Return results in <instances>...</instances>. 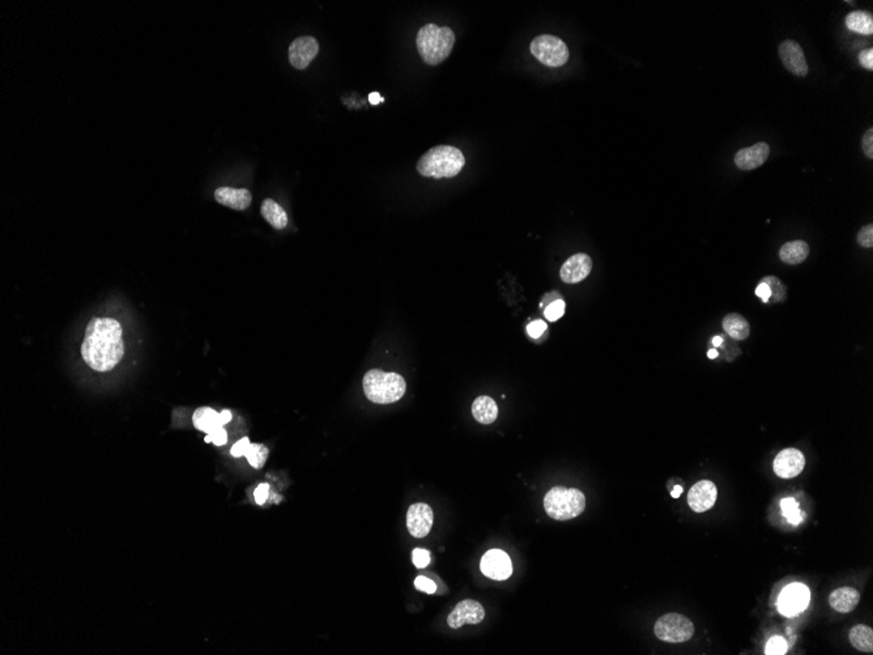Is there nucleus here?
Here are the masks:
<instances>
[{
    "mask_svg": "<svg viewBox=\"0 0 873 655\" xmlns=\"http://www.w3.org/2000/svg\"><path fill=\"white\" fill-rule=\"evenodd\" d=\"M466 157L457 148L437 146L427 151L417 162V172L431 178H453L462 172Z\"/></svg>",
    "mask_w": 873,
    "mask_h": 655,
    "instance_id": "obj_2",
    "label": "nucleus"
},
{
    "mask_svg": "<svg viewBox=\"0 0 873 655\" xmlns=\"http://www.w3.org/2000/svg\"><path fill=\"white\" fill-rule=\"evenodd\" d=\"M848 639L851 645L863 653H872L873 652V630L871 627L859 624L855 625L854 628L850 630Z\"/></svg>",
    "mask_w": 873,
    "mask_h": 655,
    "instance_id": "obj_25",
    "label": "nucleus"
},
{
    "mask_svg": "<svg viewBox=\"0 0 873 655\" xmlns=\"http://www.w3.org/2000/svg\"><path fill=\"white\" fill-rule=\"evenodd\" d=\"M217 203L236 211H243L250 207L253 197L246 188H218L215 191Z\"/></svg>",
    "mask_w": 873,
    "mask_h": 655,
    "instance_id": "obj_19",
    "label": "nucleus"
},
{
    "mask_svg": "<svg viewBox=\"0 0 873 655\" xmlns=\"http://www.w3.org/2000/svg\"><path fill=\"white\" fill-rule=\"evenodd\" d=\"M547 330V323L544 321H535L528 324L527 331L531 337H540Z\"/></svg>",
    "mask_w": 873,
    "mask_h": 655,
    "instance_id": "obj_37",
    "label": "nucleus"
},
{
    "mask_svg": "<svg viewBox=\"0 0 873 655\" xmlns=\"http://www.w3.org/2000/svg\"><path fill=\"white\" fill-rule=\"evenodd\" d=\"M770 155V147L766 143H757L752 147L742 148L735 156V164L741 170H753L765 164Z\"/></svg>",
    "mask_w": 873,
    "mask_h": 655,
    "instance_id": "obj_18",
    "label": "nucleus"
},
{
    "mask_svg": "<svg viewBox=\"0 0 873 655\" xmlns=\"http://www.w3.org/2000/svg\"><path fill=\"white\" fill-rule=\"evenodd\" d=\"M858 242L861 247H872L873 225H865L861 227L858 233Z\"/></svg>",
    "mask_w": 873,
    "mask_h": 655,
    "instance_id": "obj_33",
    "label": "nucleus"
},
{
    "mask_svg": "<svg viewBox=\"0 0 873 655\" xmlns=\"http://www.w3.org/2000/svg\"><path fill=\"white\" fill-rule=\"evenodd\" d=\"M412 562L417 568H427L430 562V553L427 549L416 548L412 552Z\"/></svg>",
    "mask_w": 873,
    "mask_h": 655,
    "instance_id": "obj_34",
    "label": "nucleus"
},
{
    "mask_svg": "<svg viewBox=\"0 0 873 655\" xmlns=\"http://www.w3.org/2000/svg\"><path fill=\"white\" fill-rule=\"evenodd\" d=\"M269 495V484H260V485L256 488V492H254V498H256V504H258V505H263V504L267 501Z\"/></svg>",
    "mask_w": 873,
    "mask_h": 655,
    "instance_id": "obj_39",
    "label": "nucleus"
},
{
    "mask_svg": "<svg viewBox=\"0 0 873 655\" xmlns=\"http://www.w3.org/2000/svg\"><path fill=\"white\" fill-rule=\"evenodd\" d=\"M366 398L376 404H391L400 401L405 394V379L398 373H389L379 369L369 370L363 381Z\"/></svg>",
    "mask_w": 873,
    "mask_h": 655,
    "instance_id": "obj_4",
    "label": "nucleus"
},
{
    "mask_svg": "<svg viewBox=\"0 0 873 655\" xmlns=\"http://www.w3.org/2000/svg\"><path fill=\"white\" fill-rule=\"evenodd\" d=\"M780 56L782 63L793 75L804 78L808 74V65L802 46L795 41L787 40L782 42L780 46Z\"/></svg>",
    "mask_w": 873,
    "mask_h": 655,
    "instance_id": "obj_15",
    "label": "nucleus"
},
{
    "mask_svg": "<svg viewBox=\"0 0 873 655\" xmlns=\"http://www.w3.org/2000/svg\"><path fill=\"white\" fill-rule=\"evenodd\" d=\"M718 498L716 485L709 480L696 482L688 493V505L696 513H705L715 505Z\"/></svg>",
    "mask_w": 873,
    "mask_h": 655,
    "instance_id": "obj_14",
    "label": "nucleus"
},
{
    "mask_svg": "<svg viewBox=\"0 0 873 655\" xmlns=\"http://www.w3.org/2000/svg\"><path fill=\"white\" fill-rule=\"evenodd\" d=\"M415 586H416L420 591L427 592V594H434V592L437 591V586H435V584H434L431 579H429V578L424 577V575H418V577H417L416 579H415Z\"/></svg>",
    "mask_w": 873,
    "mask_h": 655,
    "instance_id": "obj_35",
    "label": "nucleus"
},
{
    "mask_svg": "<svg viewBox=\"0 0 873 655\" xmlns=\"http://www.w3.org/2000/svg\"><path fill=\"white\" fill-rule=\"evenodd\" d=\"M485 617L483 606L476 601L467 599L457 603V607L447 617V625L450 628H462L464 624H480Z\"/></svg>",
    "mask_w": 873,
    "mask_h": 655,
    "instance_id": "obj_10",
    "label": "nucleus"
},
{
    "mask_svg": "<svg viewBox=\"0 0 873 655\" xmlns=\"http://www.w3.org/2000/svg\"><path fill=\"white\" fill-rule=\"evenodd\" d=\"M81 357L95 372L113 370L124 355L121 323L113 318H92L85 327Z\"/></svg>",
    "mask_w": 873,
    "mask_h": 655,
    "instance_id": "obj_1",
    "label": "nucleus"
},
{
    "mask_svg": "<svg viewBox=\"0 0 873 655\" xmlns=\"http://www.w3.org/2000/svg\"><path fill=\"white\" fill-rule=\"evenodd\" d=\"M809 254V246L806 241L786 242L780 250V258L782 262L796 266L803 263Z\"/></svg>",
    "mask_w": 873,
    "mask_h": 655,
    "instance_id": "obj_22",
    "label": "nucleus"
},
{
    "mask_svg": "<svg viewBox=\"0 0 873 655\" xmlns=\"http://www.w3.org/2000/svg\"><path fill=\"white\" fill-rule=\"evenodd\" d=\"M480 569L490 579L503 581L512 573V562L506 552L499 549L488 551L481 559Z\"/></svg>",
    "mask_w": 873,
    "mask_h": 655,
    "instance_id": "obj_9",
    "label": "nucleus"
},
{
    "mask_svg": "<svg viewBox=\"0 0 873 655\" xmlns=\"http://www.w3.org/2000/svg\"><path fill=\"white\" fill-rule=\"evenodd\" d=\"M780 508H782L783 515L786 517V520H787L789 523L799 524L806 517V514L799 510V504L796 502V500L793 498V497L783 498L782 502H780Z\"/></svg>",
    "mask_w": 873,
    "mask_h": 655,
    "instance_id": "obj_28",
    "label": "nucleus"
},
{
    "mask_svg": "<svg viewBox=\"0 0 873 655\" xmlns=\"http://www.w3.org/2000/svg\"><path fill=\"white\" fill-rule=\"evenodd\" d=\"M230 420H231V412L228 410H224L223 412L218 414L209 407H201L192 414L194 427L207 434H209L215 429L224 427L225 424L230 423Z\"/></svg>",
    "mask_w": 873,
    "mask_h": 655,
    "instance_id": "obj_17",
    "label": "nucleus"
},
{
    "mask_svg": "<svg viewBox=\"0 0 873 655\" xmlns=\"http://www.w3.org/2000/svg\"><path fill=\"white\" fill-rule=\"evenodd\" d=\"M761 281H765L766 284L771 289V297H770L771 302H780V301L786 300V288H784V285L782 284V281L778 278L766 276Z\"/></svg>",
    "mask_w": 873,
    "mask_h": 655,
    "instance_id": "obj_29",
    "label": "nucleus"
},
{
    "mask_svg": "<svg viewBox=\"0 0 873 655\" xmlns=\"http://www.w3.org/2000/svg\"><path fill=\"white\" fill-rule=\"evenodd\" d=\"M861 146H863V152H864V155H865V156H867L868 159H872L873 157V130L872 129H870V130H868V131H867V133L864 134V136H863V143H861Z\"/></svg>",
    "mask_w": 873,
    "mask_h": 655,
    "instance_id": "obj_38",
    "label": "nucleus"
},
{
    "mask_svg": "<svg viewBox=\"0 0 873 655\" xmlns=\"http://www.w3.org/2000/svg\"><path fill=\"white\" fill-rule=\"evenodd\" d=\"M434 521V514L427 504H413L407 513V527L413 537L421 539L429 534Z\"/></svg>",
    "mask_w": 873,
    "mask_h": 655,
    "instance_id": "obj_13",
    "label": "nucleus"
},
{
    "mask_svg": "<svg viewBox=\"0 0 873 655\" xmlns=\"http://www.w3.org/2000/svg\"><path fill=\"white\" fill-rule=\"evenodd\" d=\"M654 632L660 641L681 643L693 637L694 625L685 616L672 612L659 617Z\"/></svg>",
    "mask_w": 873,
    "mask_h": 655,
    "instance_id": "obj_7",
    "label": "nucleus"
},
{
    "mask_svg": "<svg viewBox=\"0 0 873 655\" xmlns=\"http://www.w3.org/2000/svg\"><path fill=\"white\" fill-rule=\"evenodd\" d=\"M369 101H370L372 105H378V104L383 102V98L381 97V94L374 92V93H370V96H369Z\"/></svg>",
    "mask_w": 873,
    "mask_h": 655,
    "instance_id": "obj_42",
    "label": "nucleus"
},
{
    "mask_svg": "<svg viewBox=\"0 0 873 655\" xmlns=\"http://www.w3.org/2000/svg\"><path fill=\"white\" fill-rule=\"evenodd\" d=\"M250 443H251V442L249 440V437H243L242 440H240V441L237 442V443H234V445H233V447H231V450H230V454L233 455V456H236V458L245 456L246 452H247V449H249V446H250Z\"/></svg>",
    "mask_w": 873,
    "mask_h": 655,
    "instance_id": "obj_36",
    "label": "nucleus"
},
{
    "mask_svg": "<svg viewBox=\"0 0 873 655\" xmlns=\"http://www.w3.org/2000/svg\"><path fill=\"white\" fill-rule=\"evenodd\" d=\"M586 508V496L576 488L554 487L545 495L544 509L556 521H570L577 518Z\"/></svg>",
    "mask_w": 873,
    "mask_h": 655,
    "instance_id": "obj_5",
    "label": "nucleus"
},
{
    "mask_svg": "<svg viewBox=\"0 0 873 655\" xmlns=\"http://www.w3.org/2000/svg\"><path fill=\"white\" fill-rule=\"evenodd\" d=\"M725 333L736 340H745L751 335V326L748 321L736 313L727 314L723 320Z\"/></svg>",
    "mask_w": 873,
    "mask_h": 655,
    "instance_id": "obj_24",
    "label": "nucleus"
},
{
    "mask_svg": "<svg viewBox=\"0 0 873 655\" xmlns=\"http://www.w3.org/2000/svg\"><path fill=\"white\" fill-rule=\"evenodd\" d=\"M722 343H723V337H722V336H715V337L712 339V344H714L715 347L722 346Z\"/></svg>",
    "mask_w": 873,
    "mask_h": 655,
    "instance_id": "obj_44",
    "label": "nucleus"
},
{
    "mask_svg": "<svg viewBox=\"0 0 873 655\" xmlns=\"http://www.w3.org/2000/svg\"><path fill=\"white\" fill-rule=\"evenodd\" d=\"M846 27L859 34L870 36L873 33L872 14L864 11H855L847 14Z\"/></svg>",
    "mask_w": 873,
    "mask_h": 655,
    "instance_id": "obj_26",
    "label": "nucleus"
},
{
    "mask_svg": "<svg viewBox=\"0 0 873 655\" xmlns=\"http://www.w3.org/2000/svg\"><path fill=\"white\" fill-rule=\"evenodd\" d=\"M718 355H719V353H718V351H716V349H709V352H707L709 359H716V357H718Z\"/></svg>",
    "mask_w": 873,
    "mask_h": 655,
    "instance_id": "obj_45",
    "label": "nucleus"
},
{
    "mask_svg": "<svg viewBox=\"0 0 873 655\" xmlns=\"http://www.w3.org/2000/svg\"><path fill=\"white\" fill-rule=\"evenodd\" d=\"M756 294H757V297H760V300H761L762 302H765L766 304V302H769V301H770V297H771V289H770V287L766 284L765 281H761V282L757 285V288H756Z\"/></svg>",
    "mask_w": 873,
    "mask_h": 655,
    "instance_id": "obj_40",
    "label": "nucleus"
},
{
    "mask_svg": "<svg viewBox=\"0 0 873 655\" xmlns=\"http://www.w3.org/2000/svg\"><path fill=\"white\" fill-rule=\"evenodd\" d=\"M564 314L565 301L564 300H561V298H558V300H556V301L551 302V304L545 308V310H544V315H545V318H547L548 321L551 322L558 321V320H560Z\"/></svg>",
    "mask_w": 873,
    "mask_h": 655,
    "instance_id": "obj_30",
    "label": "nucleus"
},
{
    "mask_svg": "<svg viewBox=\"0 0 873 655\" xmlns=\"http://www.w3.org/2000/svg\"><path fill=\"white\" fill-rule=\"evenodd\" d=\"M681 493H683V487H681V485H674V488H673V491L671 492L672 497H673V498H679Z\"/></svg>",
    "mask_w": 873,
    "mask_h": 655,
    "instance_id": "obj_43",
    "label": "nucleus"
},
{
    "mask_svg": "<svg viewBox=\"0 0 873 655\" xmlns=\"http://www.w3.org/2000/svg\"><path fill=\"white\" fill-rule=\"evenodd\" d=\"M531 54L548 67H561L569 60V49L564 41L551 34H541L531 42Z\"/></svg>",
    "mask_w": 873,
    "mask_h": 655,
    "instance_id": "obj_6",
    "label": "nucleus"
},
{
    "mask_svg": "<svg viewBox=\"0 0 873 655\" xmlns=\"http://www.w3.org/2000/svg\"><path fill=\"white\" fill-rule=\"evenodd\" d=\"M269 449L262 445V443H250L247 452H246V459L250 463V466L256 469H260L264 466V463L269 459Z\"/></svg>",
    "mask_w": 873,
    "mask_h": 655,
    "instance_id": "obj_27",
    "label": "nucleus"
},
{
    "mask_svg": "<svg viewBox=\"0 0 873 655\" xmlns=\"http://www.w3.org/2000/svg\"><path fill=\"white\" fill-rule=\"evenodd\" d=\"M472 414L480 424H492L498 417L497 403L486 395L479 397L472 404Z\"/></svg>",
    "mask_w": 873,
    "mask_h": 655,
    "instance_id": "obj_21",
    "label": "nucleus"
},
{
    "mask_svg": "<svg viewBox=\"0 0 873 655\" xmlns=\"http://www.w3.org/2000/svg\"><path fill=\"white\" fill-rule=\"evenodd\" d=\"M774 472L782 479H793L803 472L806 456L797 449H784L774 459Z\"/></svg>",
    "mask_w": 873,
    "mask_h": 655,
    "instance_id": "obj_11",
    "label": "nucleus"
},
{
    "mask_svg": "<svg viewBox=\"0 0 873 655\" xmlns=\"http://www.w3.org/2000/svg\"><path fill=\"white\" fill-rule=\"evenodd\" d=\"M860 65L870 71L873 69V49L863 50L859 55Z\"/></svg>",
    "mask_w": 873,
    "mask_h": 655,
    "instance_id": "obj_41",
    "label": "nucleus"
},
{
    "mask_svg": "<svg viewBox=\"0 0 873 655\" xmlns=\"http://www.w3.org/2000/svg\"><path fill=\"white\" fill-rule=\"evenodd\" d=\"M319 53V43L314 37L304 36L289 46V62L297 69H305Z\"/></svg>",
    "mask_w": 873,
    "mask_h": 655,
    "instance_id": "obj_12",
    "label": "nucleus"
},
{
    "mask_svg": "<svg viewBox=\"0 0 873 655\" xmlns=\"http://www.w3.org/2000/svg\"><path fill=\"white\" fill-rule=\"evenodd\" d=\"M860 594L858 590L852 588H842L834 590L829 597V604L834 611L841 614H847L855 610L859 604Z\"/></svg>",
    "mask_w": 873,
    "mask_h": 655,
    "instance_id": "obj_20",
    "label": "nucleus"
},
{
    "mask_svg": "<svg viewBox=\"0 0 873 655\" xmlns=\"http://www.w3.org/2000/svg\"><path fill=\"white\" fill-rule=\"evenodd\" d=\"M204 441L207 442V443H215L217 446H223L224 443H227V441H228V433H227V430L224 429V427L215 429L214 432H211L209 434L205 436Z\"/></svg>",
    "mask_w": 873,
    "mask_h": 655,
    "instance_id": "obj_32",
    "label": "nucleus"
},
{
    "mask_svg": "<svg viewBox=\"0 0 873 655\" xmlns=\"http://www.w3.org/2000/svg\"><path fill=\"white\" fill-rule=\"evenodd\" d=\"M260 214L264 217V220L269 223V225L277 230H282L284 227H286L289 220H288V214L284 211L282 206L279 203H276L272 199H266L262 203L260 207Z\"/></svg>",
    "mask_w": 873,
    "mask_h": 655,
    "instance_id": "obj_23",
    "label": "nucleus"
},
{
    "mask_svg": "<svg viewBox=\"0 0 873 655\" xmlns=\"http://www.w3.org/2000/svg\"><path fill=\"white\" fill-rule=\"evenodd\" d=\"M454 43L455 34L451 27L427 24L417 33V50L422 60L429 66H437L447 59Z\"/></svg>",
    "mask_w": 873,
    "mask_h": 655,
    "instance_id": "obj_3",
    "label": "nucleus"
},
{
    "mask_svg": "<svg viewBox=\"0 0 873 655\" xmlns=\"http://www.w3.org/2000/svg\"><path fill=\"white\" fill-rule=\"evenodd\" d=\"M809 590L803 584H793L782 591L780 595V614L784 616H795L804 611L809 603Z\"/></svg>",
    "mask_w": 873,
    "mask_h": 655,
    "instance_id": "obj_8",
    "label": "nucleus"
},
{
    "mask_svg": "<svg viewBox=\"0 0 873 655\" xmlns=\"http://www.w3.org/2000/svg\"><path fill=\"white\" fill-rule=\"evenodd\" d=\"M786 652H787V642L780 636L770 639L766 645L765 654L783 655L786 654Z\"/></svg>",
    "mask_w": 873,
    "mask_h": 655,
    "instance_id": "obj_31",
    "label": "nucleus"
},
{
    "mask_svg": "<svg viewBox=\"0 0 873 655\" xmlns=\"http://www.w3.org/2000/svg\"><path fill=\"white\" fill-rule=\"evenodd\" d=\"M592 269L591 258L587 254L579 253L571 255L561 267L560 276L567 284H576L585 280Z\"/></svg>",
    "mask_w": 873,
    "mask_h": 655,
    "instance_id": "obj_16",
    "label": "nucleus"
}]
</instances>
